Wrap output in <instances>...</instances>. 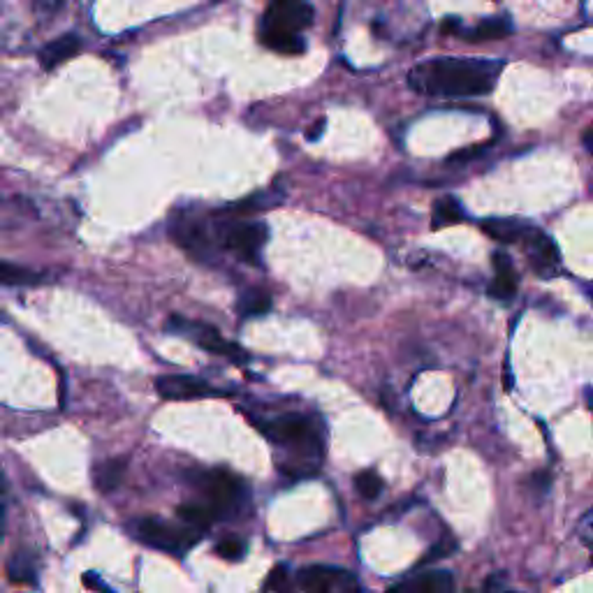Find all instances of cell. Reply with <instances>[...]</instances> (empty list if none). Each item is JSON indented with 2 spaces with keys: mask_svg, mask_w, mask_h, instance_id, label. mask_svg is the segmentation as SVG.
<instances>
[{
  "mask_svg": "<svg viewBox=\"0 0 593 593\" xmlns=\"http://www.w3.org/2000/svg\"><path fill=\"white\" fill-rule=\"evenodd\" d=\"M503 65L487 58H429L408 72V84L431 98H478L494 91Z\"/></svg>",
  "mask_w": 593,
  "mask_h": 593,
  "instance_id": "cell-1",
  "label": "cell"
},
{
  "mask_svg": "<svg viewBox=\"0 0 593 593\" xmlns=\"http://www.w3.org/2000/svg\"><path fill=\"white\" fill-rule=\"evenodd\" d=\"M313 24V7L306 0H269L262 21V42L278 54H302V31Z\"/></svg>",
  "mask_w": 593,
  "mask_h": 593,
  "instance_id": "cell-2",
  "label": "cell"
},
{
  "mask_svg": "<svg viewBox=\"0 0 593 593\" xmlns=\"http://www.w3.org/2000/svg\"><path fill=\"white\" fill-rule=\"evenodd\" d=\"M202 531L186 522L172 524L160 517H144L137 522V538L153 549L170 554H186L190 547L200 543Z\"/></svg>",
  "mask_w": 593,
  "mask_h": 593,
  "instance_id": "cell-3",
  "label": "cell"
},
{
  "mask_svg": "<svg viewBox=\"0 0 593 593\" xmlns=\"http://www.w3.org/2000/svg\"><path fill=\"white\" fill-rule=\"evenodd\" d=\"M260 429L265 431L267 438H272L278 445H292V448L306 450V452H322V441L318 429L313 422L304 415H281L274 420L258 422Z\"/></svg>",
  "mask_w": 593,
  "mask_h": 593,
  "instance_id": "cell-4",
  "label": "cell"
},
{
  "mask_svg": "<svg viewBox=\"0 0 593 593\" xmlns=\"http://www.w3.org/2000/svg\"><path fill=\"white\" fill-rule=\"evenodd\" d=\"M269 239V230L262 221H237L218 228V241L244 262H258L260 251Z\"/></svg>",
  "mask_w": 593,
  "mask_h": 593,
  "instance_id": "cell-5",
  "label": "cell"
},
{
  "mask_svg": "<svg viewBox=\"0 0 593 593\" xmlns=\"http://www.w3.org/2000/svg\"><path fill=\"white\" fill-rule=\"evenodd\" d=\"M519 246L524 248L526 253V260H529V265L533 272H536L540 278H554L556 274L561 272V253H559V246L554 244L552 237L545 234L536 225H529V230L519 241Z\"/></svg>",
  "mask_w": 593,
  "mask_h": 593,
  "instance_id": "cell-6",
  "label": "cell"
},
{
  "mask_svg": "<svg viewBox=\"0 0 593 593\" xmlns=\"http://www.w3.org/2000/svg\"><path fill=\"white\" fill-rule=\"evenodd\" d=\"M200 487L218 517L228 515L244 499V485L228 471H209L200 478Z\"/></svg>",
  "mask_w": 593,
  "mask_h": 593,
  "instance_id": "cell-7",
  "label": "cell"
},
{
  "mask_svg": "<svg viewBox=\"0 0 593 593\" xmlns=\"http://www.w3.org/2000/svg\"><path fill=\"white\" fill-rule=\"evenodd\" d=\"M297 584L311 593H348L360 591V584L350 573L332 566H309L302 568L297 575Z\"/></svg>",
  "mask_w": 593,
  "mask_h": 593,
  "instance_id": "cell-8",
  "label": "cell"
},
{
  "mask_svg": "<svg viewBox=\"0 0 593 593\" xmlns=\"http://www.w3.org/2000/svg\"><path fill=\"white\" fill-rule=\"evenodd\" d=\"M170 327L177 329V332H181V334H190L197 343H200V348L209 350V353L223 355L237 364L248 360V355L244 353V350H241L239 346H234V343H230V341H225L216 327L202 325V322H186L181 318H172Z\"/></svg>",
  "mask_w": 593,
  "mask_h": 593,
  "instance_id": "cell-9",
  "label": "cell"
},
{
  "mask_svg": "<svg viewBox=\"0 0 593 593\" xmlns=\"http://www.w3.org/2000/svg\"><path fill=\"white\" fill-rule=\"evenodd\" d=\"M156 390L163 399L170 401H190V399H204L216 394L214 387L209 383H204L202 378L195 376H163L156 380Z\"/></svg>",
  "mask_w": 593,
  "mask_h": 593,
  "instance_id": "cell-10",
  "label": "cell"
},
{
  "mask_svg": "<svg viewBox=\"0 0 593 593\" xmlns=\"http://www.w3.org/2000/svg\"><path fill=\"white\" fill-rule=\"evenodd\" d=\"M519 281L515 265H512L510 255L494 253V281L489 285V297L496 302H512V297L517 295Z\"/></svg>",
  "mask_w": 593,
  "mask_h": 593,
  "instance_id": "cell-11",
  "label": "cell"
},
{
  "mask_svg": "<svg viewBox=\"0 0 593 593\" xmlns=\"http://www.w3.org/2000/svg\"><path fill=\"white\" fill-rule=\"evenodd\" d=\"M394 591H413V593H450L455 589V580L448 570H431V573H422L408 580L394 584Z\"/></svg>",
  "mask_w": 593,
  "mask_h": 593,
  "instance_id": "cell-12",
  "label": "cell"
},
{
  "mask_svg": "<svg viewBox=\"0 0 593 593\" xmlns=\"http://www.w3.org/2000/svg\"><path fill=\"white\" fill-rule=\"evenodd\" d=\"M529 225L531 223L517 221V218H487V221L480 223V228L494 241H501V244H519L526 230H529Z\"/></svg>",
  "mask_w": 593,
  "mask_h": 593,
  "instance_id": "cell-13",
  "label": "cell"
},
{
  "mask_svg": "<svg viewBox=\"0 0 593 593\" xmlns=\"http://www.w3.org/2000/svg\"><path fill=\"white\" fill-rule=\"evenodd\" d=\"M82 47V42H79L75 35H63V38H58L54 42H49V45L42 47L40 51V65L45 70H54L58 65L68 61L72 58Z\"/></svg>",
  "mask_w": 593,
  "mask_h": 593,
  "instance_id": "cell-14",
  "label": "cell"
},
{
  "mask_svg": "<svg viewBox=\"0 0 593 593\" xmlns=\"http://www.w3.org/2000/svg\"><path fill=\"white\" fill-rule=\"evenodd\" d=\"M464 218H466V211L459 204L457 197L445 195L434 204V211H431V228H434V230L448 228V225L461 223Z\"/></svg>",
  "mask_w": 593,
  "mask_h": 593,
  "instance_id": "cell-15",
  "label": "cell"
},
{
  "mask_svg": "<svg viewBox=\"0 0 593 593\" xmlns=\"http://www.w3.org/2000/svg\"><path fill=\"white\" fill-rule=\"evenodd\" d=\"M272 306H274L272 295H269L267 290L253 288V290H246L244 295H241L237 309L244 318H260V316H265V313L272 311Z\"/></svg>",
  "mask_w": 593,
  "mask_h": 593,
  "instance_id": "cell-16",
  "label": "cell"
},
{
  "mask_svg": "<svg viewBox=\"0 0 593 593\" xmlns=\"http://www.w3.org/2000/svg\"><path fill=\"white\" fill-rule=\"evenodd\" d=\"M179 512V519L181 522H186L190 526H195V529H209L211 524L218 519V512L214 510V505H204V503H188V505H181L177 510Z\"/></svg>",
  "mask_w": 593,
  "mask_h": 593,
  "instance_id": "cell-17",
  "label": "cell"
},
{
  "mask_svg": "<svg viewBox=\"0 0 593 593\" xmlns=\"http://www.w3.org/2000/svg\"><path fill=\"white\" fill-rule=\"evenodd\" d=\"M468 42H492V40H501L505 35H510V24L501 17L494 19H485L480 21L473 31L461 33Z\"/></svg>",
  "mask_w": 593,
  "mask_h": 593,
  "instance_id": "cell-18",
  "label": "cell"
},
{
  "mask_svg": "<svg viewBox=\"0 0 593 593\" xmlns=\"http://www.w3.org/2000/svg\"><path fill=\"white\" fill-rule=\"evenodd\" d=\"M35 573H38V570H35V559L26 552L14 554L12 561L7 563V577L17 584L35 582Z\"/></svg>",
  "mask_w": 593,
  "mask_h": 593,
  "instance_id": "cell-19",
  "label": "cell"
},
{
  "mask_svg": "<svg viewBox=\"0 0 593 593\" xmlns=\"http://www.w3.org/2000/svg\"><path fill=\"white\" fill-rule=\"evenodd\" d=\"M40 281L42 276L31 272V269L0 260V285H33Z\"/></svg>",
  "mask_w": 593,
  "mask_h": 593,
  "instance_id": "cell-20",
  "label": "cell"
},
{
  "mask_svg": "<svg viewBox=\"0 0 593 593\" xmlns=\"http://www.w3.org/2000/svg\"><path fill=\"white\" fill-rule=\"evenodd\" d=\"M123 473H126V459L105 461L98 471V489H102V492H112L114 487L121 485Z\"/></svg>",
  "mask_w": 593,
  "mask_h": 593,
  "instance_id": "cell-21",
  "label": "cell"
},
{
  "mask_svg": "<svg viewBox=\"0 0 593 593\" xmlns=\"http://www.w3.org/2000/svg\"><path fill=\"white\" fill-rule=\"evenodd\" d=\"M355 487H357V492H360L362 499L373 501L383 494L385 485H383V478H380L376 471H362L355 478Z\"/></svg>",
  "mask_w": 593,
  "mask_h": 593,
  "instance_id": "cell-22",
  "label": "cell"
},
{
  "mask_svg": "<svg viewBox=\"0 0 593 593\" xmlns=\"http://www.w3.org/2000/svg\"><path fill=\"white\" fill-rule=\"evenodd\" d=\"M216 554L225 561H239V559H244V554H246V543L237 536H228L216 545Z\"/></svg>",
  "mask_w": 593,
  "mask_h": 593,
  "instance_id": "cell-23",
  "label": "cell"
},
{
  "mask_svg": "<svg viewBox=\"0 0 593 593\" xmlns=\"http://www.w3.org/2000/svg\"><path fill=\"white\" fill-rule=\"evenodd\" d=\"M265 589L267 591H283V589H288V568H285V566H276L272 570V575L267 577Z\"/></svg>",
  "mask_w": 593,
  "mask_h": 593,
  "instance_id": "cell-24",
  "label": "cell"
},
{
  "mask_svg": "<svg viewBox=\"0 0 593 593\" xmlns=\"http://www.w3.org/2000/svg\"><path fill=\"white\" fill-rule=\"evenodd\" d=\"M457 549V543L455 540H441V543H438L436 547H431L427 554H424V559H422V563H429V561H438V559H443V556H448V554H452Z\"/></svg>",
  "mask_w": 593,
  "mask_h": 593,
  "instance_id": "cell-25",
  "label": "cell"
},
{
  "mask_svg": "<svg viewBox=\"0 0 593 593\" xmlns=\"http://www.w3.org/2000/svg\"><path fill=\"white\" fill-rule=\"evenodd\" d=\"M485 151H487V146H485V144L471 146V149H464V151L452 153V156L448 158V163H468V160H473V158L482 156V153H485Z\"/></svg>",
  "mask_w": 593,
  "mask_h": 593,
  "instance_id": "cell-26",
  "label": "cell"
},
{
  "mask_svg": "<svg viewBox=\"0 0 593 593\" xmlns=\"http://www.w3.org/2000/svg\"><path fill=\"white\" fill-rule=\"evenodd\" d=\"M582 142H584V146H587V151L593 156V123H591V126L587 130H584Z\"/></svg>",
  "mask_w": 593,
  "mask_h": 593,
  "instance_id": "cell-27",
  "label": "cell"
},
{
  "mask_svg": "<svg viewBox=\"0 0 593 593\" xmlns=\"http://www.w3.org/2000/svg\"><path fill=\"white\" fill-rule=\"evenodd\" d=\"M459 28V19H445L443 21V31L445 33H455Z\"/></svg>",
  "mask_w": 593,
  "mask_h": 593,
  "instance_id": "cell-28",
  "label": "cell"
},
{
  "mask_svg": "<svg viewBox=\"0 0 593 593\" xmlns=\"http://www.w3.org/2000/svg\"><path fill=\"white\" fill-rule=\"evenodd\" d=\"M3 529H5V508L0 505V538H3Z\"/></svg>",
  "mask_w": 593,
  "mask_h": 593,
  "instance_id": "cell-29",
  "label": "cell"
},
{
  "mask_svg": "<svg viewBox=\"0 0 593 593\" xmlns=\"http://www.w3.org/2000/svg\"><path fill=\"white\" fill-rule=\"evenodd\" d=\"M5 492V475H3V471H0V494Z\"/></svg>",
  "mask_w": 593,
  "mask_h": 593,
  "instance_id": "cell-30",
  "label": "cell"
}]
</instances>
